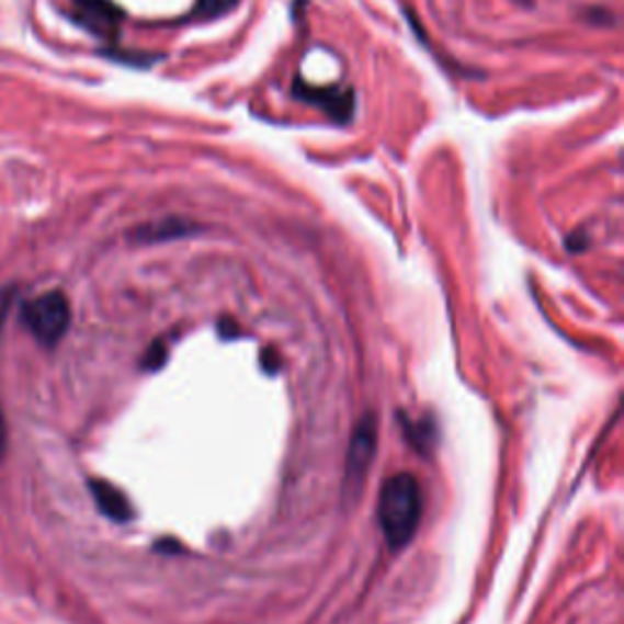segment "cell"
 I'll list each match as a JSON object with an SVG mask.
<instances>
[{"label":"cell","instance_id":"6da1fadb","mask_svg":"<svg viewBox=\"0 0 624 624\" xmlns=\"http://www.w3.org/2000/svg\"><path fill=\"white\" fill-rule=\"evenodd\" d=\"M422 488L412 474H396L381 488L378 522L393 549L410 544L422 520Z\"/></svg>","mask_w":624,"mask_h":624},{"label":"cell","instance_id":"7a4b0ae2","mask_svg":"<svg viewBox=\"0 0 624 624\" xmlns=\"http://www.w3.org/2000/svg\"><path fill=\"white\" fill-rule=\"evenodd\" d=\"M23 320L37 342L54 347L67 334L71 322V308L67 295L59 291L42 293L23 308Z\"/></svg>","mask_w":624,"mask_h":624},{"label":"cell","instance_id":"3957f363","mask_svg":"<svg viewBox=\"0 0 624 624\" xmlns=\"http://www.w3.org/2000/svg\"><path fill=\"white\" fill-rule=\"evenodd\" d=\"M293 95L303 103L320 107L327 117L334 120L339 125H347L354 115L356 101H354V91L349 89H337V86H310L298 79L293 86Z\"/></svg>","mask_w":624,"mask_h":624},{"label":"cell","instance_id":"277c9868","mask_svg":"<svg viewBox=\"0 0 624 624\" xmlns=\"http://www.w3.org/2000/svg\"><path fill=\"white\" fill-rule=\"evenodd\" d=\"M376 444H378V432H376V420L374 418H364L352 434V444H349V454H347V486L352 488V492H356L364 484V478L368 474L371 464H374V454H376Z\"/></svg>","mask_w":624,"mask_h":624},{"label":"cell","instance_id":"5b68a950","mask_svg":"<svg viewBox=\"0 0 624 624\" xmlns=\"http://www.w3.org/2000/svg\"><path fill=\"white\" fill-rule=\"evenodd\" d=\"M73 13L79 23L103 39H115L123 25V10L113 0H73Z\"/></svg>","mask_w":624,"mask_h":624},{"label":"cell","instance_id":"8992f818","mask_svg":"<svg viewBox=\"0 0 624 624\" xmlns=\"http://www.w3.org/2000/svg\"><path fill=\"white\" fill-rule=\"evenodd\" d=\"M91 492L98 510H101L105 518L115 522L133 520V506H129L125 492L117 490L113 484H107V480H91Z\"/></svg>","mask_w":624,"mask_h":624},{"label":"cell","instance_id":"52a82bcc","mask_svg":"<svg viewBox=\"0 0 624 624\" xmlns=\"http://www.w3.org/2000/svg\"><path fill=\"white\" fill-rule=\"evenodd\" d=\"M193 229H195V227H193L191 223L173 220V217H169V220H161V223H151V225L139 227L137 232H135V239H139V242H163V239H173V237L191 235Z\"/></svg>","mask_w":624,"mask_h":624},{"label":"cell","instance_id":"ba28073f","mask_svg":"<svg viewBox=\"0 0 624 624\" xmlns=\"http://www.w3.org/2000/svg\"><path fill=\"white\" fill-rule=\"evenodd\" d=\"M237 5V0H195L191 15L185 20H215L229 13Z\"/></svg>","mask_w":624,"mask_h":624},{"label":"cell","instance_id":"9c48e42d","mask_svg":"<svg viewBox=\"0 0 624 624\" xmlns=\"http://www.w3.org/2000/svg\"><path fill=\"white\" fill-rule=\"evenodd\" d=\"M10 303H13V291L0 295V330H3V320H5V313L10 308ZM5 446H8V430H5L3 410H0V458H3V454H5Z\"/></svg>","mask_w":624,"mask_h":624},{"label":"cell","instance_id":"30bf717a","mask_svg":"<svg viewBox=\"0 0 624 624\" xmlns=\"http://www.w3.org/2000/svg\"><path fill=\"white\" fill-rule=\"evenodd\" d=\"M163 356H167V354H163V347H161V344H155V347H151L149 356H147V366H149V368L161 366V364H163Z\"/></svg>","mask_w":624,"mask_h":624},{"label":"cell","instance_id":"8fae6325","mask_svg":"<svg viewBox=\"0 0 624 624\" xmlns=\"http://www.w3.org/2000/svg\"><path fill=\"white\" fill-rule=\"evenodd\" d=\"M514 3H520V5H532L534 0H514Z\"/></svg>","mask_w":624,"mask_h":624}]
</instances>
